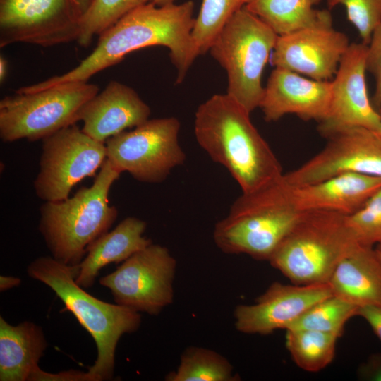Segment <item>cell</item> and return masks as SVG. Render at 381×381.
<instances>
[{"label":"cell","instance_id":"cell-2","mask_svg":"<svg viewBox=\"0 0 381 381\" xmlns=\"http://www.w3.org/2000/svg\"><path fill=\"white\" fill-rule=\"evenodd\" d=\"M250 114L227 93L217 94L198 107L194 122L199 145L229 171L243 193L258 190L283 174Z\"/></svg>","mask_w":381,"mask_h":381},{"label":"cell","instance_id":"cell-4","mask_svg":"<svg viewBox=\"0 0 381 381\" xmlns=\"http://www.w3.org/2000/svg\"><path fill=\"white\" fill-rule=\"evenodd\" d=\"M121 174L106 159L90 187L40 207L39 231L54 259L68 265H79L87 246L109 231L118 217L117 208L109 202V194Z\"/></svg>","mask_w":381,"mask_h":381},{"label":"cell","instance_id":"cell-38","mask_svg":"<svg viewBox=\"0 0 381 381\" xmlns=\"http://www.w3.org/2000/svg\"><path fill=\"white\" fill-rule=\"evenodd\" d=\"M175 0H150L151 2L158 6H163L174 4Z\"/></svg>","mask_w":381,"mask_h":381},{"label":"cell","instance_id":"cell-16","mask_svg":"<svg viewBox=\"0 0 381 381\" xmlns=\"http://www.w3.org/2000/svg\"><path fill=\"white\" fill-rule=\"evenodd\" d=\"M380 187L381 177L349 173L298 186L284 184L279 178L264 188L277 203L297 212L328 210L348 215Z\"/></svg>","mask_w":381,"mask_h":381},{"label":"cell","instance_id":"cell-12","mask_svg":"<svg viewBox=\"0 0 381 381\" xmlns=\"http://www.w3.org/2000/svg\"><path fill=\"white\" fill-rule=\"evenodd\" d=\"M81 18L75 0H0V47L77 42Z\"/></svg>","mask_w":381,"mask_h":381},{"label":"cell","instance_id":"cell-35","mask_svg":"<svg viewBox=\"0 0 381 381\" xmlns=\"http://www.w3.org/2000/svg\"><path fill=\"white\" fill-rule=\"evenodd\" d=\"M21 283L20 278L13 276H0V291H4L18 286Z\"/></svg>","mask_w":381,"mask_h":381},{"label":"cell","instance_id":"cell-34","mask_svg":"<svg viewBox=\"0 0 381 381\" xmlns=\"http://www.w3.org/2000/svg\"><path fill=\"white\" fill-rule=\"evenodd\" d=\"M359 374L365 380L381 381V354L372 355L360 368Z\"/></svg>","mask_w":381,"mask_h":381},{"label":"cell","instance_id":"cell-18","mask_svg":"<svg viewBox=\"0 0 381 381\" xmlns=\"http://www.w3.org/2000/svg\"><path fill=\"white\" fill-rule=\"evenodd\" d=\"M330 97L331 82L308 79L275 68L264 87L260 107L267 122L293 114L302 120L320 123L328 114Z\"/></svg>","mask_w":381,"mask_h":381},{"label":"cell","instance_id":"cell-33","mask_svg":"<svg viewBox=\"0 0 381 381\" xmlns=\"http://www.w3.org/2000/svg\"><path fill=\"white\" fill-rule=\"evenodd\" d=\"M357 316L363 318L381 341V306H364L358 308Z\"/></svg>","mask_w":381,"mask_h":381},{"label":"cell","instance_id":"cell-39","mask_svg":"<svg viewBox=\"0 0 381 381\" xmlns=\"http://www.w3.org/2000/svg\"><path fill=\"white\" fill-rule=\"evenodd\" d=\"M375 249L377 255H378L379 258L381 260V243L377 245Z\"/></svg>","mask_w":381,"mask_h":381},{"label":"cell","instance_id":"cell-3","mask_svg":"<svg viewBox=\"0 0 381 381\" xmlns=\"http://www.w3.org/2000/svg\"><path fill=\"white\" fill-rule=\"evenodd\" d=\"M79 265H68L53 257L42 256L28 267L30 277L53 290L96 344L97 356L88 372L96 381L111 380L115 352L120 338L137 331L141 324L138 312L119 304L109 303L85 291L75 282Z\"/></svg>","mask_w":381,"mask_h":381},{"label":"cell","instance_id":"cell-5","mask_svg":"<svg viewBox=\"0 0 381 381\" xmlns=\"http://www.w3.org/2000/svg\"><path fill=\"white\" fill-rule=\"evenodd\" d=\"M356 244L346 225V214L328 210L307 212L268 261L292 284L328 283L339 262Z\"/></svg>","mask_w":381,"mask_h":381},{"label":"cell","instance_id":"cell-32","mask_svg":"<svg viewBox=\"0 0 381 381\" xmlns=\"http://www.w3.org/2000/svg\"><path fill=\"white\" fill-rule=\"evenodd\" d=\"M28 381H96L87 371L68 370L52 373L45 372L40 367L30 375Z\"/></svg>","mask_w":381,"mask_h":381},{"label":"cell","instance_id":"cell-19","mask_svg":"<svg viewBox=\"0 0 381 381\" xmlns=\"http://www.w3.org/2000/svg\"><path fill=\"white\" fill-rule=\"evenodd\" d=\"M150 114V107L133 88L111 80L83 105L77 119L83 121L85 133L105 143L126 129L143 123Z\"/></svg>","mask_w":381,"mask_h":381},{"label":"cell","instance_id":"cell-11","mask_svg":"<svg viewBox=\"0 0 381 381\" xmlns=\"http://www.w3.org/2000/svg\"><path fill=\"white\" fill-rule=\"evenodd\" d=\"M176 262L167 248L151 243L99 279L116 303L136 312L158 315L174 300Z\"/></svg>","mask_w":381,"mask_h":381},{"label":"cell","instance_id":"cell-30","mask_svg":"<svg viewBox=\"0 0 381 381\" xmlns=\"http://www.w3.org/2000/svg\"><path fill=\"white\" fill-rule=\"evenodd\" d=\"M329 10L338 5L346 8L347 20L356 28L361 42L368 44L381 23V0H326Z\"/></svg>","mask_w":381,"mask_h":381},{"label":"cell","instance_id":"cell-6","mask_svg":"<svg viewBox=\"0 0 381 381\" xmlns=\"http://www.w3.org/2000/svg\"><path fill=\"white\" fill-rule=\"evenodd\" d=\"M278 35L245 6L216 36L209 52L227 74L226 93L250 114L264 93L262 75Z\"/></svg>","mask_w":381,"mask_h":381},{"label":"cell","instance_id":"cell-24","mask_svg":"<svg viewBox=\"0 0 381 381\" xmlns=\"http://www.w3.org/2000/svg\"><path fill=\"white\" fill-rule=\"evenodd\" d=\"M286 346L294 362L303 370L318 372L334 359L339 337L309 329H286Z\"/></svg>","mask_w":381,"mask_h":381},{"label":"cell","instance_id":"cell-22","mask_svg":"<svg viewBox=\"0 0 381 381\" xmlns=\"http://www.w3.org/2000/svg\"><path fill=\"white\" fill-rule=\"evenodd\" d=\"M47 343L42 328L24 321L13 326L0 317V380L28 381Z\"/></svg>","mask_w":381,"mask_h":381},{"label":"cell","instance_id":"cell-26","mask_svg":"<svg viewBox=\"0 0 381 381\" xmlns=\"http://www.w3.org/2000/svg\"><path fill=\"white\" fill-rule=\"evenodd\" d=\"M358 306L332 295L306 310L286 329H309L341 337L347 321L357 316Z\"/></svg>","mask_w":381,"mask_h":381},{"label":"cell","instance_id":"cell-21","mask_svg":"<svg viewBox=\"0 0 381 381\" xmlns=\"http://www.w3.org/2000/svg\"><path fill=\"white\" fill-rule=\"evenodd\" d=\"M147 228L145 221L128 217L112 231H107L87 248L86 255L79 264L76 283L84 289L95 283L99 270L109 263L123 262L134 253L152 243L143 236Z\"/></svg>","mask_w":381,"mask_h":381},{"label":"cell","instance_id":"cell-10","mask_svg":"<svg viewBox=\"0 0 381 381\" xmlns=\"http://www.w3.org/2000/svg\"><path fill=\"white\" fill-rule=\"evenodd\" d=\"M107 159L104 143L75 124L42 140L40 171L34 181L37 196L45 202L64 200L80 181L92 176Z\"/></svg>","mask_w":381,"mask_h":381},{"label":"cell","instance_id":"cell-28","mask_svg":"<svg viewBox=\"0 0 381 381\" xmlns=\"http://www.w3.org/2000/svg\"><path fill=\"white\" fill-rule=\"evenodd\" d=\"M150 0H94L81 18L77 42L84 47L123 16Z\"/></svg>","mask_w":381,"mask_h":381},{"label":"cell","instance_id":"cell-8","mask_svg":"<svg viewBox=\"0 0 381 381\" xmlns=\"http://www.w3.org/2000/svg\"><path fill=\"white\" fill-rule=\"evenodd\" d=\"M302 214L277 203L263 188L242 193L216 224L213 238L225 253L268 261Z\"/></svg>","mask_w":381,"mask_h":381},{"label":"cell","instance_id":"cell-37","mask_svg":"<svg viewBox=\"0 0 381 381\" xmlns=\"http://www.w3.org/2000/svg\"><path fill=\"white\" fill-rule=\"evenodd\" d=\"M93 1L94 0H75L82 17L89 9Z\"/></svg>","mask_w":381,"mask_h":381},{"label":"cell","instance_id":"cell-14","mask_svg":"<svg viewBox=\"0 0 381 381\" xmlns=\"http://www.w3.org/2000/svg\"><path fill=\"white\" fill-rule=\"evenodd\" d=\"M349 45L347 36L334 28L332 14L326 9L315 24L278 36L270 61L275 68L329 81Z\"/></svg>","mask_w":381,"mask_h":381},{"label":"cell","instance_id":"cell-7","mask_svg":"<svg viewBox=\"0 0 381 381\" xmlns=\"http://www.w3.org/2000/svg\"><path fill=\"white\" fill-rule=\"evenodd\" d=\"M99 92L97 85L85 81L6 96L0 101V138L42 140L75 124L81 108Z\"/></svg>","mask_w":381,"mask_h":381},{"label":"cell","instance_id":"cell-36","mask_svg":"<svg viewBox=\"0 0 381 381\" xmlns=\"http://www.w3.org/2000/svg\"><path fill=\"white\" fill-rule=\"evenodd\" d=\"M8 73V62L6 59L1 56L0 57V83L5 81Z\"/></svg>","mask_w":381,"mask_h":381},{"label":"cell","instance_id":"cell-29","mask_svg":"<svg viewBox=\"0 0 381 381\" xmlns=\"http://www.w3.org/2000/svg\"><path fill=\"white\" fill-rule=\"evenodd\" d=\"M346 223L358 243L372 247L381 243V187L358 210L346 215Z\"/></svg>","mask_w":381,"mask_h":381},{"label":"cell","instance_id":"cell-25","mask_svg":"<svg viewBox=\"0 0 381 381\" xmlns=\"http://www.w3.org/2000/svg\"><path fill=\"white\" fill-rule=\"evenodd\" d=\"M167 381H236L230 362L211 349L190 346L181 356L176 370L165 377Z\"/></svg>","mask_w":381,"mask_h":381},{"label":"cell","instance_id":"cell-27","mask_svg":"<svg viewBox=\"0 0 381 381\" xmlns=\"http://www.w3.org/2000/svg\"><path fill=\"white\" fill-rule=\"evenodd\" d=\"M248 0H202L191 35L199 55L209 51L217 34Z\"/></svg>","mask_w":381,"mask_h":381},{"label":"cell","instance_id":"cell-31","mask_svg":"<svg viewBox=\"0 0 381 381\" xmlns=\"http://www.w3.org/2000/svg\"><path fill=\"white\" fill-rule=\"evenodd\" d=\"M367 71L375 78V89L372 99L375 109L381 113V23L373 32L368 44L366 57Z\"/></svg>","mask_w":381,"mask_h":381},{"label":"cell","instance_id":"cell-23","mask_svg":"<svg viewBox=\"0 0 381 381\" xmlns=\"http://www.w3.org/2000/svg\"><path fill=\"white\" fill-rule=\"evenodd\" d=\"M322 0H248L245 7L278 35L313 25L326 9H315Z\"/></svg>","mask_w":381,"mask_h":381},{"label":"cell","instance_id":"cell-40","mask_svg":"<svg viewBox=\"0 0 381 381\" xmlns=\"http://www.w3.org/2000/svg\"><path fill=\"white\" fill-rule=\"evenodd\" d=\"M379 134H380V135H381V131H380V133H379Z\"/></svg>","mask_w":381,"mask_h":381},{"label":"cell","instance_id":"cell-1","mask_svg":"<svg viewBox=\"0 0 381 381\" xmlns=\"http://www.w3.org/2000/svg\"><path fill=\"white\" fill-rule=\"evenodd\" d=\"M194 4L158 6L150 1L129 12L100 35L95 49L74 68L42 82L23 87V92L42 90L71 82H85L120 62L127 54L151 46L169 49L177 71L176 83L184 79L199 56L192 39Z\"/></svg>","mask_w":381,"mask_h":381},{"label":"cell","instance_id":"cell-15","mask_svg":"<svg viewBox=\"0 0 381 381\" xmlns=\"http://www.w3.org/2000/svg\"><path fill=\"white\" fill-rule=\"evenodd\" d=\"M368 45L350 43L331 82V97L327 117L318 123L319 133L327 138L350 127H363L380 133L381 114L368 97L365 81Z\"/></svg>","mask_w":381,"mask_h":381},{"label":"cell","instance_id":"cell-13","mask_svg":"<svg viewBox=\"0 0 381 381\" xmlns=\"http://www.w3.org/2000/svg\"><path fill=\"white\" fill-rule=\"evenodd\" d=\"M326 139L321 151L299 167L283 174L280 181L298 186L349 173L381 177V135L377 132L350 127Z\"/></svg>","mask_w":381,"mask_h":381},{"label":"cell","instance_id":"cell-9","mask_svg":"<svg viewBox=\"0 0 381 381\" xmlns=\"http://www.w3.org/2000/svg\"><path fill=\"white\" fill-rule=\"evenodd\" d=\"M180 122L175 117L148 119L105 142L107 159L135 180L160 183L182 164L186 155L179 143Z\"/></svg>","mask_w":381,"mask_h":381},{"label":"cell","instance_id":"cell-20","mask_svg":"<svg viewBox=\"0 0 381 381\" xmlns=\"http://www.w3.org/2000/svg\"><path fill=\"white\" fill-rule=\"evenodd\" d=\"M333 295L358 307L381 306V260L372 246L356 244L329 281Z\"/></svg>","mask_w":381,"mask_h":381},{"label":"cell","instance_id":"cell-17","mask_svg":"<svg viewBox=\"0 0 381 381\" xmlns=\"http://www.w3.org/2000/svg\"><path fill=\"white\" fill-rule=\"evenodd\" d=\"M332 295L329 283L298 285L273 282L254 303L236 306V329L244 334L262 335L286 329L310 307Z\"/></svg>","mask_w":381,"mask_h":381}]
</instances>
